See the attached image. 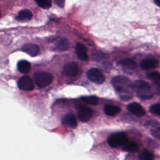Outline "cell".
<instances>
[{
	"label": "cell",
	"instance_id": "cell-23",
	"mask_svg": "<svg viewBox=\"0 0 160 160\" xmlns=\"http://www.w3.org/2000/svg\"><path fill=\"white\" fill-rule=\"evenodd\" d=\"M38 5L43 9H48L51 6V0H36Z\"/></svg>",
	"mask_w": 160,
	"mask_h": 160
},
{
	"label": "cell",
	"instance_id": "cell-20",
	"mask_svg": "<svg viewBox=\"0 0 160 160\" xmlns=\"http://www.w3.org/2000/svg\"><path fill=\"white\" fill-rule=\"evenodd\" d=\"M81 100L86 104L91 105H96L99 102V99L97 97L91 96H86L82 97Z\"/></svg>",
	"mask_w": 160,
	"mask_h": 160
},
{
	"label": "cell",
	"instance_id": "cell-7",
	"mask_svg": "<svg viewBox=\"0 0 160 160\" xmlns=\"http://www.w3.org/2000/svg\"><path fill=\"white\" fill-rule=\"evenodd\" d=\"M79 72V67L76 62H71L65 64L63 67V74L68 76H76Z\"/></svg>",
	"mask_w": 160,
	"mask_h": 160
},
{
	"label": "cell",
	"instance_id": "cell-1",
	"mask_svg": "<svg viewBox=\"0 0 160 160\" xmlns=\"http://www.w3.org/2000/svg\"><path fill=\"white\" fill-rule=\"evenodd\" d=\"M111 83L122 99L128 100L132 98V82L129 78L124 76H117L112 78Z\"/></svg>",
	"mask_w": 160,
	"mask_h": 160
},
{
	"label": "cell",
	"instance_id": "cell-19",
	"mask_svg": "<svg viewBox=\"0 0 160 160\" xmlns=\"http://www.w3.org/2000/svg\"><path fill=\"white\" fill-rule=\"evenodd\" d=\"M123 149L126 151L134 152L139 149L138 145L134 142H128V141L124 144Z\"/></svg>",
	"mask_w": 160,
	"mask_h": 160
},
{
	"label": "cell",
	"instance_id": "cell-15",
	"mask_svg": "<svg viewBox=\"0 0 160 160\" xmlns=\"http://www.w3.org/2000/svg\"><path fill=\"white\" fill-rule=\"evenodd\" d=\"M104 111L108 116H114L121 111V108L118 106L106 105L104 108Z\"/></svg>",
	"mask_w": 160,
	"mask_h": 160
},
{
	"label": "cell",
	"instance_id": "cell-22",
	"mask_svg": "<svg viewBox=\"0 0 160 160\" xmlns=\"http://www.w3.org/2000/svg\"><path fill=\"white\" fill-rule=\"evenodd\" d=\"M139 158L141 160H152L154 159V155L148 151H143L140 153Z\"/></svg>",
	"mask_w": 160,
	"mask_h": 160
},
{
	"label": "cell",
	"instance_id": "cell-25",
	"mask_svg": "<svg viewBox=\"0 0 160 160\" xmlns=\"http://www.w3.org/2000/svg\"><path fill=\"white\" fill-rule=\"evenodd\" d=\"M151 134L155 136L156 138L159 139V135H160V128L159 126H158V127L154 129L151 130Z\"/></svg>",
	"mask_w": 160,
	"mask_h": 160
},
{
	"label": "cell",
	"instance_id": "cell-28",
	"mask_svg": "<svg viewBox=\"0 0 160 160\" xmlns=\"http://www.w3.org/2000/svg\"><path fill=\"white\" fill-rule=\"evenodd\" d=\"M0 17H1V15H0Z\"/></svg>",
	"mask_w": 160,
	"mask_h": 160
},
{
	"label": "cell",
	"instance_id": "cell-11",
	"mask_svg": "<svg viewBox=\"0 0 160 160\" xmlns=\"http://www.w3.org/2000/svg\"><path fill=\"white\" fill-rule=\"evenodd\" d=\"M158 64V61L154 58H148L142 60L141 63V67L145 70L152 69L157 67Z\"/></svg>",
	"mask_w": 160,
	"mask_h": 160
},
{
	"label": "cell",
	"instance_id": "cell-26",
	"mask_svg": "<svg viewBox=\"0 0 160 160\" xmlns=\"http://www.w3.org/2000/svg\"><path fill=\"white\" fill-rule=\"evenodd\" d=\"M55 2L59 7L62 8L64 6L65 0H55Z\"/></svg>",
	"mask_w": 160,
	"mask_h": 160
},
{
	"label": "cell",
	"instance_id": "cell-17",
	"mask_svg": "<svg viewBox=\"0 0 160 160\" xmlns=\"http://www.w3.org/2000/svg\"><path fill=\"white\" fill-rule=\"evenodd\" d=\"M119 63L129 69H134L136 68V62L130 58L122 59L119 61Z\"/></svg>",
	"mask_w": 160,
	"mask_h": 160
},
{
	"label": "cell",
	"instance_id": "cell-18",
	"mask_svg": "<svg viewBox=\"0 0 160 160\" xmlns=\"http://www.w3.org/2000/svg\"><path fill=\"white\" fill-rule=\"evenodd\" d=\"M69 46V41L64 38H61L55 44V48L59 51H65Z\"/></svg>",
	"mask_w": 160,
	"mask_h": 160
},
{
	"label": "cell",
	"instance_id": "cell-5",
	"mask_svg": "<svg viewBox=\"0 0 160 160\" xmlns=\"http://www.w3.org/2000/svg\"><path fill=\"white\" fill-rule=\"evenodd\" d=\"M87 77L92 82L100 84L104 82L105 78L102 73L97 68H91L87 71Z\"/></svg>",
	"mask_w": 160,
	"mask_h": 160
},
{
	"label": "cell",
	"instance_id": "cell-24",
	"mask_svg": "<svg viewBox=\"0 0 160 160\" xmlns=\"http://www.w3.org/2000/svg\"><path fill=\"white\" fill-rule=\"evenodd\" d=\"M149 111L156 116H159L160 115V104L157 103L151 106L149 108Z\"/></svg>",
	"mask_w": 160,
	"mask_h": 160
},
{
	"label": "cell",
	"instance_id": "cell-21",
	"mask_svg": "<svg viewBox=\"0 0 160 160\" xmlns=\"http://www.w3.org/2000/svg\"><path fill=\"white\" fill-rule=\"evenodd\" d=\"M147 77L151 80L152 82H154L157 86H159V80H160V75L158 72H152L150 73H148L147 74Z\"/></svg>",
	"mask_w": 160,
	"mask_h": 160
},
{
	"label": "cell",
	"instance_id": "cell-3",
	"mask_svg": "<svg viewBox=\"0 0 160 160\" xmlns=\"http://www.w3.org/2000/svg\"><path fill=\"white\" fill-rule=\"evenodd\" d=\"M34 80L37 86L39 88H44L52 82L53 77L51 73L38 72L34 74Z\"/></svg>",
	"mask_w": 160,
	"mask_h": 160
},
{
	"label": "cell",
	"instance_id": "cell-8",
	"mask_svg": "<svg viewBox=\"0 0 160 160\" xmlns=\"http://www.w3.org/2000/svg\"><path fill=\"white\" fill-rule=\"evenodd\" d=\"M92 110L86 106H81L78 111V119L82 122L88 121L92 117Z\"/></svg>",
	"mask_w": 160,
	"mask_h": 160
},
{
	"label": "cell",
	"instance_id": "cell-14",
	"mask_svg": "<svg viewBox=\"0 0 160 160\" xmlns=\"http://www.w3.org/2000/svg\"><path fill=\"white\" fill-rule=\"evenodd\" d=\"M17 67L19 72L22 74H26L29 72L31 69V64L28 61L21 60L18 62Z\"/></svg>",
	"mask_w": 160,
	"mask_h": 160
},
{
	"label": "cell",
	"instance_id": "cell-16",
	"mask_svg": "<svg viewBox=\"0 0 160 160\" xmlns=\"http://www.w3.org/2000/svg\"><path fill=\"white\" fill-rule=\"evenodd\" d=\"M32 18V13L28 9H23L19 12L16 19L18 21H28Z\"/></svg>",
	"mask_w": 160,
	"mask_h": 160
},
{
	"label": "cell",
	"instance_id": "cell-2",
	"mask_svg": "<svg viewBox=\"0 0 160 160\" xmlns=\"http://www.w3.org/2000/svg\"><path fill=\"white\" fill-rule=\"evenodd\" d=\"M132 91H135L138 97L140 99L146 100L151 99L154 92L151 85L143 80H136L132 83Z\"/></svg>",
	"mask_w": 160,
	"mask_h": 160
},
{
	"label": "cell",
	"instance_id": "cell-13",
	"mask_svg": "<svg viewBox=\"0 0 160 160\" xmlns=\"http://www.w3.org/2000/svg\"><path fill=\"white\" fill-rule=\"evenodd\" d=\"M76 51L80 59L82 61H87L88 59V55L86 47L81 43H78L76 46Z\"/></svg>",
	"mask_w": 160,
	"mask_h": 160
},
{
	"label": "cell",
	"instance_id": "cell-10",
	"mask_svg": "<svg viewBox=\"0 0 160 160\" xmlns=\"http://www.w3.org/2000/svg\"><path fill=\"white\" fill-rule=\"evenodd\" d=\"M22 51L25 52L31 56H35L39 52V47L34 44H26L22 47Z\"/></svg>",
	"mask_w": 160,
	"mask_h": 160
},
{
	"label": "cell",
	"instance_id": "cell-9",
	"mask_svg": "<svg viewBox=\"0 0 160 160\" xmlns=\"http://www.w3.org/2000/svg\"><path fill=\"white\" fill-rule=\"evenodd\" d=\"M127 108L128 111L131 113H132V114L136 116L141 117L144 116L146 114V112L143 109V108L138 102H131L128 105Z\"/></svg>",
	"mask_w": 160,
	"mask_h": 160
},
{
	"label": "cell",
	"instance_id": "cell-4",
	"mask_svg": "<svg viewBox=\"0 0 160 160\" xmlns=\"http://www.w3.org/2000/svg\"><path fill=\"white\" fill-rule=\"evenodd\" d=\"M128 137L124 132H120L112 134L108 139V142L111 147L116 148L123 146L128 141Z\"/></svg>",
	"mask_w": 160,
	"mask_h": 160
},
{
	"label": "cell",
	"instance_id": "cell-12",
	"mask_svg": "<svg viewBox=\"0 0 160 160\" xmlns=\"http://www.w3.org/2000/svg\"><path fill=\"white\" fill-rule=\"evenodd\" d=\"M62 123L71 128H75L77 126V121L72 114H66L62 119Z\"/></svg>",
	"mask_w": 160,
	"mask_h": 160
},
{
	"label": "cell",
	"instance_id": "cell-27",
	"mask_svg": "<svg viewBox=\"0 0 160 160\" xmlns=\"http://www.w3.org/2000/svg\"><path fill=\"white\" fill-rule=\"evenodd\" d=\"M154 1L155 4H156L157 6H159V0H154Z\"/></svg>",
	"mask_w": 160,
	"mask_h": 160
},
{
	"label": "cell",
	"instance_id": "cell-6",
	"mask_svg": "<svg viewBox=\"0 0 160 160\" xmlns=\"http://www.w3.org/2000/svg\"><path fill=\"white\" fill-rule=\"evenodd\" d=\"M18 86L21 90L24 91H31L34 88V84L32 80L28 76H24L19 79Z\"/></svg>",
	"mask_w": 160,
	"mask_h": 160
}]
</instances>
